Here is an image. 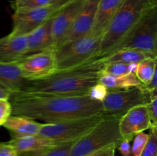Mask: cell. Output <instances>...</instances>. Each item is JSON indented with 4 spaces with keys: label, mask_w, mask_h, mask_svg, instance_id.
<instances>
[{
    "label": "cell",
    "mask_w": 157,
    "mask_h": 156,
    "mask_svg": "<svg viewBox=\"0 0 157 156\" xmlns=\"http://www.w3.org/2000/svg\"><path fill=\"white\" fill-rule=\"evenodd\" d=\"M12 115L53 123L102 113V103L89 95L34 96L15 93L11 96Z\"/></svg>",
    "instance_id": "1"
},
{
    "label": "cell",
    "mask_w": 157,
    "mask_h": 156,
    "mask_svg": "<svg viewBox=\"0 0 157 156\" xmlns=\"http://www.w3.org/2000/svg\"><path fill=\"white\" fill-rule=\"evenodd\" d=\"M104 66L101 58H94L73 68L58 70L44 79L28 80L18 93L34 96L88 95L90 87L98 83Z\"/></svg>",
    "instance_id": "2"
},
{
    "label": "cell",
    "mask_w": 157,
    "mask_h": 156,
    "mask_svg": "<svg viewBox=\"0 0 157 156\" xmlns=\"http://www.w3.org/2000/svg\"><path fill=\"white\" fill-rule=\"evenodd\" d=\"M151 6L149 0H124L103 35L97 58L113 53Z\"/></svg>",
    "instance_id": "3"
},
{
    "label": "cell",
    "mask_w": 157,
    "mask_h": 156,
    "mask_svg": "<svg viewBox=\"0 0 157 156\" xmlns=\"http://www.w3.org/2000/svg\"><path fill=\"white\" fill-rule=\"evenodd\" d=\"M120 119L104 115L92 129L74 142L68 156H84L109 145H119L123 140L119 130Z\"/></svg>",
    "instance_id": "4"
},
{
    "label": "cell",
    "mask_w": 157,
    "mask_h": 156,
    "mask_svg": "<svg viewBox=\"0 0 157 156\" xmlns=\"http://www.w3.org/2000/svg\"><path fill=\"white\" fill-rule=\"evenodd\" d=\"M102 35L89 33L62 44L55 50L57 71L73 68L97 58Z\"/></svg>",
    "instance_id": "5"
},
{
    "label": "cell",
    "mask_w": 157,
    "mask_h": 156,
    "mask_svg": "<svg viewBox=\"0 0 157 156\" xmlns=\"http://www.w3.org/2000/svg\"><path fill=\"white\" fill-rule=\"evenodd\" d=\"M157 6L149 8L115 51L133 49L157 57ZM114 51V52H115Z\"/></svg>",
    "instance_id": "6"
},
{
    "label": "cell",
    "mask_w": 157,
    "mask_h": 156,
    "mask_svg": "<svg viewBox=\"0 0 157 156\" xmlns=\"http://www.w3.org/2000/svg\"><path fill=\"white\" fill-rule=\"evenodd\" d=\"M104 116L103 113H99L53 123H43L38 135L58 143L77 141L92 129Z\"/></svg>",
    "instance_id": "7"
},
{
    "label": "cell",
    "mask_w": 157,
    "mask_h": 156,
    "mask_svg": "<svg viewBox=\"0 0 157 156\" xmlns=\"http://www.w3.org/2000/svg\"><path fill=\"white\" fill-rule=\"evenodd\" d=\"M152 92L144 87L127 90H108L102 103V113L105 116L120 117L138 106L147 105L151 99Z\"/></svg>",
    "instance_id": "8"
},
{
    "label": "cell",
    "mask_w": 157,
    "mask_h": 156,
    "mask_svg": "<svg viewBox=\"0 0 157 156\" xmlns=\"http://www.w3.org/2000/svg\"><path fill=\"white\" fill-rule=\"evenodd\" d=\"M17 63L27 80L44 79L57 71L53 50L26 55Z\"/></svg>",
    "instance_id": "9"
},
{
    "label": "cell",
    "mask_w": 157,
    "mask_h": 156,
    "mask_svg": "<svg viewBox=\"0 0 157 156\" xmlns=\"http://www.w3.org/2000/svg\"><path fill=\"white\" fill-rule=\"evenodd\" d=\"M55 13L51 5L25 11H15L12 15L13 35H27Z\"/></svg>",
    "instance_id": "10"
},
{
    "label": "cell",
    "mask_w": 157,
    "mask_h": 156,
    "mask_svg": "<svg viewBox=\"0 0 157 156\" xmlns=\"http://www.w3.org/2000/svg\"><path fill=\"white\" fill-rule=\"evenodd\" d=\"M85 2L86 0H72L52 15V35L54 50L61 44L68 33L75 18Z\"/></svg>",
    "instance_id": "11"
},
{
    "label": "cell",
    "mask_w": 157,
    "mask_h": 156,
    "mask_svg": "<svg viewBox=\"0 0 157 156\" xmlns=\"http://www.w3.org/2000/svg\"><path fill=\"white\" fill-rule=\"evenodd\" d=\"M151 125L147 105L131 109L121 116L119 121V130L123 139L130 142L137 133L150 129Z\"/></svg>",
    "instance_id": "12"
},
{
    "label": "cell",
    "mask_w": 157,
    "mask_h": 156,
    "mask_svg": "<svg viewBox=\"0 0 157 156\" xmlns=\"http://www.w3.org/2000/svg\"><path fill=\"white\" fill-rule=\"evenodd\" d=\"M98 2L99 0L86 1L85 4L75 18L68 33L66 35L59 46L78 39L90 33L94 22L95 14H96Z\"/></svg>",
    "instance_id": "13"
},
{
    "label": "cell",
    "mask_w": 157,
    "mask_h": 156,
    "mask_svg": "<svg viewBox=\"0 0 157 156\" xmlns=\"http://www.w3.org/2000/svg\"><path fill=\"white\" fill-rule=\"evenodd\" d=\"M8 142L15 148L18 156H38L46 150L61 144L39 135L11 139Z\"/></svg>",
    "instance_id": "14"
},
{
    "label": "cell",
    "mask_w": 157,
    "mask_h": 156,
    "mask_svg": "<svg viewBox=\"0 0 157 156\" xmlns=\"http://www.w3.org/2000/svg\"><path fill=\"white\" fill-rule=\"evenodd\" d=\"M26 55L27 35H13L10 33L0 38V62H18Z\"/></svg>",
    "instance_id": "15"
},
{
    "label": "cell",
    "mask_w": 157,
    "mask_h": 156,
    "mask_svg": "<svg viewBox=\"0 0 157 156\" xmlns=\"http://www.w3.org/2000/svg\"><path fill=\"white\" fill-rule=\"evenodd\" d=\"M52 17L27 35L28 55L44 50H55L52 35Z\"/></svg>",
    "instance_id": "16"
},
{
    "label": "cell",
    "mask_w": 157,
    "mask_h": 156,
    "mask_svg": "<svg viewBox=\"0 0 157 156\" xmlns=\"http://www.w3.org/2000/svg\"><path fill=\"white\" fill-rule=\"evenodd\" d=\"M124 2V0H99L95 14L94 22L90 33L103 36L112 18Z\"/></svg>",
    "instance_id": "17"
},
{
    "label": "cell",
    "mask_w": 157,
    "mask_h": 156,
    "mask_svg": "<svg viewBox=\"0 0 157 156\" xmlns=\"http://www.w3.org/2000/svg\"><path fill=\"white\" fill-rule=\"evenodd\" d=\"M43 123L21 116L11 115L2 126L9 131L11 139L38 135Z\"/></svg>",
    "instance_id": "18"
},
{
    "label": "cell",
    "mask_w": 157,
    "mask_h": 156,
    "mask_svg": "<svg viewBox=\"0 0 157 156\" xmlns=\"http://www.w3.org/2000/svg\"><path fill=\"white\" fill-rule=\"evenodd\" d=\"M27 81L18 63L0 62V84L12 95L19 92Z\"/></svg>",
    "instance_id": "19"
},
{
    "label": "cell",
    "mask_w": 157,
    "mask_h": 156,
    "mask_svg": "<svg viewBox=\"0 0 157 156\" xmlns=\"http://www.w3.org/2000/svg\"><path fill=\"white\" fill-rule=\"evenodd\" d=\"M98 83L105 86L108 90H127L133 87H143L135 73H128L122 76H113L107 72H101Z\"/></svg>",
    "instance_id": "20"
},
{
    "label": "cell",
    "mask_w": 157,
    "mask_h": 156,
    "mask_svg": "<svg viewBox=\"0 0 157 156\" xmlns=\"http://www.w3.org/2000/svg\"><path fill=\"white\" fill-rule=\"evenodd\" d=\"M147 58H157L156 56L146 52L133 49H122L112 53L111 54L101 58L104 64L110 62H121L124 64H136Z\"/></svg>",
    "instance_id": "21"
},
{
    "label": "cell",
    "mask_w": 157,
    "mask_h": 156,
    "mask_svg": "<svg viewBox=\"0 0 157 156\" xmlns=\"http://www.w3.org/2000/svg\"><path fill=\"white\" fill-rule=\"evenodd\" d=\"M156 59L154 58H145L136 65L135 74L144 86L147 85L156 73Z\"/></svg>",
    "instance_id": "22"
},
{
    "label": "cell",
    "mask_w": 157,
    "mask_h": 156,
    "mask_svg": "<svg viewBox=\"0 0 157 156\" xmlns=\"http://www.w3.org/2000/svg\"><path fill=\"white\" fill-rule=\"evenodd\" d=\"M52 0H21L12 2V9L15 11H25L38 9L51 5Z\"/></svg>",
    "instance_id": "23"
},
{
    "label": "cell",
    "mask_w": 157,
    "mask_h": 156,
    "mask_svg": "<svg viewBox=\"0 0 157 156\" xmlns=\"http://www.w3.org/2000/svg\"><path fill=\"white\" fill-rule=\"evenodd\" d=\"M150 130L148 142L140 156H157V125H152Z\"/></svg>",
    "instance_id": "24"
},
{
    "label": "cell",
    "mask_w": 157,
    "mask_h": 156,
    "mask_svg": "<svg viewBox=\"0 0 157 156\" xmlns=\"http://www.w3.org/2000/svg\"><path fill=\"white\" fill-rule=\"evenodd\" d=\"M103 70L113 76H122L131 73L130 64H124L121 62L106 63L104 64Z\"/></svg>",
    "instance_id": "25"
},
{
    "label": "cell",
    "mask_w": 157,
    "mask_h": 156,
    "mask_svg": "<svg viewBox=\"0 0 157 156\" xmlns=\"http://www.w3.org/2000/svg\"><path fill=\"white\" fill-rule=\"evenodd\" d=\"M75 142V141H73V142L59 144L56 146L46 150L45 151L41 153L38 156H68L71 148Z\"/></svg>",
    "instance_id": "26"
},
{
    "label": "cell",
    "mask_w": 157,
    "mask_h": 156,
    "mask_svg": "<svg viewBox=\"0 0 157 156\" xmlns=\"http://www.w3.org/2000/svg\"><path fill=\"white\" fill-rule=\"evenodd\" d=\"M148 139L149 134H147L144 132L137 133L133 137V145L131 147L132 156H140L143 150L148 142Z\"/></svg>",
    "instance_id": "27"
},
{
    "label": "cell",
    "mask_w": 157,
    "mask_h": 156,
    "mask_svg": "<svg viewBox=\"0 0 157 156\" xmlns=\"http://www.w3.org/2000/svg\"><path fill=\"white\" fill-rule=\"evenodd\" d=\"M108 93V89L103 84L98 83L89 90L88 95L91 99L102 102Z\"/></svg>",
    "instance_id": "28"
},
{
    "label": "cell",
    "mask_w": 157,
    "mask_h": 156,
    "mask_svg": "<svg viewBox=\"0 0 157 156\" xmlns=\"http://www.w3.org/2000/svg\"><path fill=\"white\" fill-rule=\"evenodd\" d=\"M12 108L9 99H0V127L12 115Z\"/></svg>",
    "instance_id": "29"
},
{
    "label": "cell",
    "mask_w": 157,
    "mask_h": 156,
    "mask_svg": "<svg viewBox=\"0 0 157 156\" xmlns=\"http://www.w3.org/2000/svg\"><path fill=\"white\" fill-rule=\"evenodd\" d=\"M147 108L152 125H157V90L152 92L151 99L147 104Z\"/></svg>",
    "instance_id": "30"
},
{
    "label": "cell",
    "mask_w": 157,
    "mask_h": 156,
    "mask_svg": "<svg viewBox=\"0 0 157 156\" xmlns=\"http://www.w3.org/2000/svg\"><path fill=\"white\" fill-rule=\"evenodd\" d=\"M117 145H111L84 156H116Z\"/></svg>",
    "instance_id": "31"
},
{
    "label": "cell",
    "mask_w": 157,
    "mask_h": 156,
    "mask_svg": "<svg viewBox=\"0 0 157 156\" xmlns=\"http://www.w3.org/2000/svg\"><path fill=\"white\" fill-rule=\"evenodd\" d=\"M0 156H18V153L8 142H0Z\"/></svg>",
    "instance_id": "32"
},
{
    "label": "cell",
    "mask_w": 157,
    "mask_h": 156,
    "mask_svg": "<svg viewBox=\"0 0 157 156\" xmlns=\"http://www.w3.org/2000/svg\"><path fill=\"white\" fill-rule=\"evenodd\" d=\"M117 149H118L122 156H132L130 141L127 140V139H123Z\"/></svg>",
    "instance_id": "33"
},
{
    "label": "cell",
    "mask_w": 157,
    "mask_h": 156,
    "mask_svg": "<svg viewBox=\"0 0 157 156\" xmlns=\"http://www.w3.org/2000/svg\"><path fill=\"white\" fill-rule=\"evenodd\" d=\"M71 1L72 0H52L51 6H52L55 12H57Z\"/></svg>",
    "instance_id": "34"
},
{
    "label": "cell",
    "mask_w": 157,
    "mask_h": 156,
    "mask_svg": "<svg viewBox=\"0 0 157 156\" xmlns=\"http://www.w3.org/2000/svg\"><path fill=\"white\" fill-rule=\"evenodd\" d=\"M12 93L0 84V99H10Z\"/></svg>",
    "instance_id": "35"
},
{
    "label": "cell",
    "mask_w": 157,
    "mask_h": 156,
    "mask_svg": "<svg viewBox=\"0 0 157 156\" xmlns=\"http://www.w3.org/2000/svg\"><path fill=\"white\" fill-rule=\"evenodd\" d=\"M149 2L153 6H157V0H149Z\"/></svg>",
    "instance_id": "36"
},
{
    "label": "cell",
    "mask_w": 157,
    "mask_h": 156,
    "mask_svg": "<svg viewBox=\"0 0 157 156\" xmlns=\"http://www.w3.org/2000/svg\"><path fill=\"white\" fill-rule=\"evenodd\" d=\"M15 2H19V1H21V0H14Z\"/></svg>",
    "instance_id": "37"
},
{
    "label": "cell",
    "mask_w": 157,
    "mask_h": 156,
    "mask_svg": "<svg viewBox=\"0 0 157 156\" xmlns=\"http://www.w3.org/2000/svg\"><path fill=\"white\" fill-rule=\"evenodd\" d=\"M86 1H87V0H86Z\"/></svg>",
    "instance_id": "38"
}]
</instances>
